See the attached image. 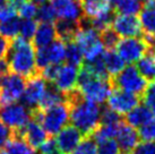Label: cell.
I'll use <instances>...</instances> for the list:
<instances>
[{"label": "cell", "instance_id": "cell-1", "mask_svg": "<svg viewBox=\"0 0 155 154\" xmlns=\"http://www.w3.org/2000/svg\"><path fill=\"white\" fill-rule=\"evenodd\" d=\"M69 105V120L84 136H92L101 124L102 109L100 104L81 96L77 90L67 95Z\"/></svg>", "mask_w": 155, "mask_h": 154}, {"label": "cell", "instance_id": "cell-2", "mask_svg": "<svg viewBox=\"0 0 155 154\" xmlns=\"http://www.w3.org/2000/svg\"><path fill=\"white\" fill-rule=\"evenodd\" d=\"M6 60L9 65L10 73L19 75L25 79L40 74L35 64V50L33 44L19 36L12 40Z\"/></svg>", "mask_w": 155, "mask_h": 154}, {"label": "cell", "instance_id": "cell-3", "mask_svg": "<svg viewBox=\"0 0 155 154\" xmlns=\"http://www.w3.org/2000/svg\"><path fill=\"white\" fill-rule=\"evenodd\" d=\"M112 87L113 85L110 78L96 76L85 65H83L78 72L76 90L85 100L102 104L107 102L111 91L113 90Z\"/></svg>", "mask_w": 155, "mask_h": 154}, {"label": "cell", "instance_id": "cell-4", "mask_svg": "<svg viewBox=\"0 0 155 154\" xmlns=\"http://www.w3.org/2000/svg\"><path fill=\"white\" fill-rule=\"evenodd\" d=\"M32 118L38 120L42 125L48 135L56 136L68 124L69 105L67 102H64L49 108L44 111L35 109L32 111Z\"/></svg>", "mask_w": 155, "mask_h": 154}, {"label": "cell", "instance_id": "cell-5", "mask_svg": "<svg viewBox=\"0 0 155 154\" xmlns=\"http://www.w3.org/2000/svg\"><path fill=\"white\" fill-rule=\"evenodd\" d=\"M74 42L78 45L86 62H92L105 52V47L102 41L101 33L92 26H82L74 36Z\"/></svg>", "mask_w": 155, "mask_h": 154}, {"label": "cell", "instance_id": "cell-6", "mask_svg": "<svg viewBox=\"0 0 155 154\" xmlns=\"http://www.w3.org/2000/svg\"><path fill=\"white\" fill-rule=\"evenodd\" d=\"M111 82L112 85L118 90L125 91L137 96L143 95L148 85V81L139 73L137 67L134 65L125 66L120 73L112 77Z\"/></svg>", "mask_w": 155, "mask_h": 154}, {"label": "cell", "instance_id": "cell-7", "mask_svg": "<svg viewBox=\"0 0 155 154\" xmlns=\"http://www.w3.org/2000/svg\"><path fill=\"white\" fill-rule=\"evenodd\" d=\"M32 111L23 103L14 102L0 107V120L15 133H18L32 119Z\"/></svg>", "mask_w": 155, "mask_h": 154}, {"label": "cell", "instance_id": "cell-8", "mask_svg": "<svg viewBox=\"0 0 155 154\" xmlns=\"http://www.w3.org/2000/svg\"><path fill=\"white\" fill-rule=\"evenodd\" d=\"M116 52L119 55L124 62L127 65H134L138 62L145 56L150 48L142 38H119L114 47Z\"/></svg>", "mask_w": 155, "mask_h": 154}, {"label": "cell", "instance_id": "cell-9", "mask_svg": "<svg viewBox=\"0 0 155 154\" xmlns=\"http://www.w3.org/2000/svg\"><path fill=\"white\" fill-rule=\"evenodd\" d=\"M66 59V42L60 38L54 40L45 48L35 51V64L39 73L50 65H61Z\"/></svg>", "mask_w": 155, "mask_h": 154}, {"label": "cell", "instance_id": "cell-10", "mask_svg": "<svg viewBox=\"0 0 155 154\" xmlns=\"http://www.w3.org/2000/svg\"><path fill=\"white\" fill-rule=\"evenodd\" d=\"M26 86L24 77L9 73L1 77L0 82V107L21 100Z\"/></svg>", "mask_w": 155, "mask_h": 154}, {"label": "cell", "instance_id": "cell-11", "mask_svg": "<svg viewBox=\"0 0 155 154\" xmlns=\"http://www.w3.org/2000/svg\"><path fill=\"white\" fill-rule=\"evenodd\" d=\"M48 87V82L40 74L31 77L26 81V86L22 95L23 104L31 109L35 110L39 107L41 99L43 98L45 90Z\"/></svg>", "mask_w": 155, "mask_h": 154}, {"label": "cell", "instance_id": "cell-12", "mask_svg": "<svg viewBox=\"0 0 155 154\" xmlns=\"http://www.w3.org/2000/svg\"><path fill=\"white\" fill-rule=\"evenodd\" d=\"M78 67L69 64H61L54 81L51 84L66 96L76 91L78 78Z\"/></svg>", "mask_w": 155, "mask_h": 154}, {"label": "cell", "instance_id": "cell-13", "mask_svg": "<svg viewBox=\"0 0 155 154\" xmlns=\"http://www.w3.org/2000/svg\"><path fill=\"white\" fill-rule=\"evenodd\" d=\"M138 104H139V96L118 89L112 90L107 100V105H108L107 108L120 116H126Z\"/></svg>", "mask_w": 155, "mask_h": 154}, {"label": "cell", "instance_id": "cell-14", "mask_svg": "<svg viewBox=\"0 0 155 154\" xmlns=\"http://www.w3.org/2000/svg\"><path fill=\"white\" fill-rule=\"evenodd\" d=\"M57 19L74 23L83 22V10L81 0H50Z\"/></svg>", "mask_w": 155, "mask_h": 154}, {"label": "cell", "instance_id": "cell-15", "mask_svg": "<svg viewBox=\"0 0 155 154\" xmlns=\"http://www.w3.org/2000/svg\"><path fill=\"white\" fill-rule=\"evenodd\" d=\"M111 30L119 38H137L142 34V27L137 16L131 15H114Z\"/></svg>", "mask_w": 155, "mask_h": 154}, {"label": "cell", "instance_id": "cell-16", "mask_svg": "<svg viewBox=\"0 0 155 154\" xmlns=\"http://www.w3.org/2000/svg\"><path fill=\"white\" fill-rule=\"evenodd\" d=\"M83 138L84 135L71 125L66 126L56 135L57 145L62 154L73 153Z\"/></svg>", "mask_w": 155, "mask_h": 154}, {"label": "cell", "instance_id": "cell-17", "mask_svg": "<svg viewBox=\"0 0 155 154\" xmlns=\"http://www.w3.org/2000/svg\"><path fill=\"white\" fill-rule=\"evenodd\" d=\"M14 135L22 137L23 139L31 145L33 149H39L40 146L43 144L44 142L48 139V134L42 127L38 120L31 119V121L26 125L23 129H21L18 133H15Z\"/></svg>", "mask_w": 155, "mask_h": 154}, {"label": "cell", "instance_id": "cell-18", "mask_svg": "<svg viewBox=\"0 0 155 154\" xmlns=\"http://www.w3.org/2000/svg\"><path fill=\"white\" fill-rule=\"evenodd\" d=\"M139 23L144 40L151 50H155V6L146 5L139 13Z\"/></svg>", "mask_w": 155, "mask_h": 154}, {"label": "cell", "instance_id": "cell-19", "mask_svg": "<svg viewBox=\"0 0 155 154\" xmlns=\"http://www.w3.org/2000/svg\"><path fill=\"white\" fill-rule=\"evenodd\" d=\"M114 139L119 146L120 154H131L135 147L138 145L140 138H139L137 129L133 128L131 126L122 121Z\"/></svg>", "mask_w": 155, "mask_h": 154}, {"label": "cell", "instance_id": "cell-20", "mask_svg": "<svg viewBox=\"0 0 155 154\" xmlns=\"http://www.w3.org/2000/svg\"><path fill=\"white\" fill-rule=\"evenodd\" d=\"M83 15L87 19H94V18L114 14L112 8L111 0H81Z\"/></svg>", "mask_w": 155, "mask_h": 154}, {"label": "cell", "instance_id": "cell-21", "mask_svg": "<svg viewBox=\"0 0 155 154\" xmlns=\"http://www.w3.org/2000/svg\"><path fill=\"white\" fill-rule=\"evenodd\" d=\"M58 38L56 26L53 23H40L33 36V47L35 49L45 48Z\"/></svg>", "mask_w": 155, "mask_h": 154}, {"label": "cell", "instance_id": "cell-22", "mask_svg": "<svg viewBox=\"0 0 155 154\" xmlns=\"http://www.w3.org/2000/svg\"><path fill=\"white\" fill-rule=\"evenodd\" d=\"M154 113L145 104H138V105L134 108L131 111H129L126 115L125 122L127 125L131 126L133 128L138 129L151 119Z\"/></svg>", "mask_w": 155, "mask_h": 154}, {"label": "cell", "instance_id": "cell-23", "mask_svg": "<svg viewBox=\"0 0 155 154\" xmlns=\"http://www.w3.org/2000/svg\"><path fill=\"white\" fill-rule=\"evenodd\" d=\"M102 59H103L104 67H105L109 77H114L117 74L120 73L126 66L124 60L119 57L114 49L105 50V52L102 56Z\"/></svg>", "mask_w": 155, "mask_h": 154}, {"label": "cell", "instance_id": "cell-24", "mask_svg": "<svg viewBox=\"0 0 155 154\" xmlns=\"http://www.w3.org/2000/svg\"><path fill=\"white\" fill-rule=\"evenodd\" d=\"M64 102H67V96L65 94H62L60 91L57 90L56 87L50 83V85L48 84L45 93H44L43 98L41 99L38 109L41 111H44L49 108L54 107L57 104Z\"/></svg>", "mask_w": 155, "mask_h": 154}, {"label": "cell", "instance_id": "cell-25", "mask_svg": "<svg viewBox=\"0 0 155 154\" xmlns=\"http://www.w3.org/2000/svg\"><path fill=\"white\" fill-rule=\"evenodd\" d=\"M137 69L147 81H155V50H148L137 62Z\"/></svg>", "mask_w": 155, "mask_h": 154}, {"label": "cell", "instance_id": "cell-26", "mask_svg": "<svg viewBox=\"0 0 155 154\" xmlns=\"http://www.w3.org/2000/svg\"><path fill=\"white\" fill-rule=\"evenodd\" d=\"M111 5L113 10L119 15L137 16L143 8L139 0H111Z\"/></svg>", "mask_w": 155, "mask_h": 154}, {"label": "cell", "instance_id": "cell-27", "mask_svg": "<svg viewBox=\"0 0 155 154\" xmlns=\"http://www.w3.org/2000/svg\"><path fill=\"white\" fill-rule=\"evenodd\" d=\"M5 150L8 154H36L34 149L17 135H14L5 146Z\"/></svg>", "mask_w": 155, "mask_h": 154}, {"label": "cell", "instance_id": "cell-28", "mask_svg": "<svg viewBox=\"0 0 155 154\" xmlns=\"http://www.w3.org/2000/svg\"><path fill=\"white\" fill-rule=\"evenodd\" d=\"M66 61L67 64L79 67L83 65L84 61V57L81 51V49L74 41H69L66 42Z\"/></svg>", "mask_w": 155, "mask_h": 154}, {"label": "cell", "instance_id": "cell-29", "mask_svg": "<svg viewBox=\"0 0 155 154\" xmlns=\"http://www.w3.org/2000/svg\"><path fill=\"white\" fill-rule=\"evenodd\" d=\"M19 24H21V18L16 16V17L12 18L7 22H2L0 23V35L4 36L5 38H12L14 40L17 38L18 32H19Z\"/></svg>", "mask_w": 155, "mask_h": 154}, {"label": "cell", "instance_id": "cell-30", "mask_svg": "<svg viewBox=\"0 0 155 154\" xmlns=\"http://www.w3.org/2000/svg\"><path fill=\"white\" fill-rule=\"evenodd\" d=\"M36 28H38V22L35 19H23V18H21L18 35L23 40L30 41L34 36Z\"/></svg>", "mask_w": 155, "mask_h": 154}, {"label": "cell", "instance_id": "cell-31", "mask_svg": "<svg viewBox=\"0 0 155 154\" xmlns=\"http://www.w3.org/2000/svg\"><path fill=\"white\" fill-rule=\"evenodd\" d=\"M35 18L40 23H54L57 21L56 13L49 2L38 7V13H36Z\"/></svg>", "mask_w": 155, "mask_h": 154}, {"label": "cell", "instance_id": "cell-32", "mask_svg": "<svg viewBox=\"0 0 155 154\" xmlns=\"http://www.w3.org/2000/svg\"><path fill=\"white\" fill-rule=\"evenodd\" d=\"M99 154H120L119 146L114 138H105L95 141Z\"/></svg>", "mask_w": 155, "mask_h": 154}, {"label": "cell", "instance_id": "cell-33", "mask_svg": "<svg viewBox=\"0 0 155 154\" xmlns=\"http://www.w3.org/2000/svg\"><path fill=\"white\" fill-rule=\"evenodd\" d=\"M137 132L143 142H155V115L142 127H139Z\"/></svg>", "mask_w": 155, "mask_h": 154}, {"label": "cell", "instance_id": "cell-34", "mask_svg": "<svg viewBox=\"0 0 155 154\" xmlns=\"http://www.w3.org/2000/svg\"><path fill=\"white\" fill-rule=\"evenodd\" d=\"M73 154H99L94 138L92 136H85L75 149Z\"/></svg>", "mask_w": 155, "mask_h": 154}, {"label": "cell", "instance_id": "cell-35", "mask_svg": "<svg viewBox=\"0 0 155 154\" xmlns=\"http://www.w3.org/2000/svg\"><path fill=\"white\" fill-rule=\"evenodd\" d=\"M143 102L155 115V81L147 85L145 92L143 93Z\"/></svg>", "mask_w": 155, "mask_h": 154}, {"label": "cell", "instance_id": "cell-36", "mask_svg": "<svg viewBox=\"0 0 155 154\" xmlns=\"http://www.w3.org/2000/svg\"><path fill=\"white\" fill-rule=\"evenodd\" d=\"M38 7L33 2H30L27 1L25 4H23L19 8L17 9L18 15L21 16V18L23 19H33V18L36 16V13H38Z\"/></svg>", "mask_w": 155, "mask_h": 154}, {"label": "cell", "instance_id": "cell-37", "mask_svg": "<svg viewBox=\"0 0 155 154\" xmlns=\"http://www.w3.org/2000/svg\"><path fill=\"white\" fill-rule=\"evenodd\" d=\"M101 36H102V41L104 43V47L107 50H111V49H114L117 42L119 41V36L111 30V27L108 28L107 31H104L101 33Z\"/></svg>", "mask_w": 155, "mask_h": 154}, {"label": "cell", "instance_id": "cell-38", "mask_svg": "<svg viewBox=\"0 0 155 154\" xmlns=\"http://www.w3.org/2000/svg\"><path fill=\"white\" fill-rule=\"evenodd\" d=\"M122 122L121 116L110 110L109 108L102 109L101 113V124H120Z\"/></svg>", "mask_w": 155, "mask_h": 154}, {"label": "cell", "instance_id": "cell-39", "mask_svg": "<svg viewBox=\"0 0 155 154\" xmlns=\"http://www.w3.org/2000/svg\"><path fill=\"white\" fill-rule=\"evenodd\" d=\"M17 16V9L10 4L6 2L5 5L0 6V23L7 22L12 18Z\"/></svg>", "mask_w": 155, "mask_h": 154}, {"label": "cell", "instance_id": "cell-40", "mask_svg": "<svg viewBox=\"0 0 155 154\" xmlns=\"http://www.w3.org/2000/svg\"><path fill=\"white\" fill-rule=\"evenodd\" d=\"M40 154H62L57 145L56 139L48 138L42 145L39 147Z\"/></svg>", "mask_w": 155, "mask_h": 154}, {"label": "cell", "instance_id": "cell-41", "mask_svg": "<svg viewBox=\"0 0 155 154\" xmlns=\"http://www.w3.org/2000/svg\"><path fill=\"white\" fill-rule=\"evenodd\" d=\"M14 136V132L7 127L6 125L0 120V150H2L5 146Z\"/></svg>", "mask_w": 155, "mask_h": 154}, {"label": "cell", "instance_id": "cell-42", "mask_svg": "<svg viewBox=\"0 0 155 154\" xmlns=\"http://www.w3.org/2000/svg\"><path fill=\"white\" fill-rule=\"evenodd\" d=\"M131 154H155V142L138 143Z\"/></svg>", "mask_w": 155, "mask_h": 154}, {"label": "cell", "instance_id": "cell-43", "mask_svg": "<svg viewBox=\"0 0 155 154\" xmlns=\"http://www.w3.org/2000/svg\"><path fill=\"white\" fill-rule=\"evenodd\" d=\"M9 40L5 38L4 36L0 35V60L5 59L7 57V53H8L9 50Z\"/></svg>", "mask_w": 155, "mask_h": 154}, {"label": "cell", "instance_id": "cell-44", "mask_svg": "<svg viewBox=\"0 0 155 154\" xmlns=\"http://www.w3.org/2000/svg\"><path fill=\"white\" fill-rule=\"evenodd\" d=\"M10 73V69H9V65L7 62L6 58L5 59L0 60V77L6 76L7 74Z\"/></svg>", "mask_w": 155, "mask_h": 154}, {"label": "cell", "instance_id": "cell-45", "mask_svg": "<svg viewBox=\"0 0 155 154\" xmlns=\"http://www.w3.org/2000/svg\"><path fill=\"white\" fill-rule=\"evenodd\" d=\"M27 1H28V0H7V2L10 4L12 6H14L16 9H18L23 4H25Z\"/></svg>", "mask_w": 155, "mask_h": 154}, {"label": "cell", "instance_id": "cell-46", "mask_svg": "<svg viewBox=\"0 0 155 154\" xmlns=\"http://www.w3.org/2000/svg\"><path fill=\"white\" fill-rule=\"evenodd\" d=\"M49 0H32V2L33 4H35L36 6H41V5L43 4H47Z\"/></svg>", "mask_w": 155, "mask_h": 154}, {"label": "cell", "instance_id": "cell-47", "mask_svg": "<svg viewBox=\"0 0 155 154\" xmlns=\"http://www.w3.org/2000/svg\"><path fill=\"white\" fill-rule=\"evenodd\" d=\"M139 1H140V2H144V4H148V2H151L152 0H139Z\"/></svg>", "mask_w": 155, "mask_h": 154}, {"label": "cell", "instance_id": "cell-48", "mask_svg": "<svg viewBox=\"0 0 155 154\" xmlns=\"http://www.w3.org/2000/svg\"><path fill=\"white\" fill-rule=\"evenodd\" d=\"M0 154H8L6 152V150H0Z\"/></svg>", "mask_w": 155, "mask_h": 154}, {"label": "cell", "instance_id": "cell-49", "mask_svg": "<svg viewBox=\"0 0 155 154\" xmlns=\"http://www.w3.org/2000/svg\"><path fill=\"white\" fill-rule=\"evenodd\" d=\"M0 82H1V77H0Z\"/></svg>", "mask_w": 155, "mask_h": 154}]
</instances>
